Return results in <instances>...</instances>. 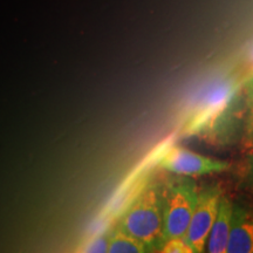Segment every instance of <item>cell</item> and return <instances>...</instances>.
Here are the masks:
<instances>
[{
  "label": "cell",
  "instance_id": "cell-1",
  "mask_svg": "<svg viewBox=\"0 0 253 253\" xmlns=\"http://www.w3.org/2000/svg\"><path fill=\"white\" fill-rule=\"evenodd\" d=\"M244 84L245 81L232 77L216 84L190 114L184 134L223 138L239 118V110L245 107L242 101Z\"/></svg>",
  "mask_w": 253,
  "mask_h": 253
},
{
  "label": "cell",
  "instance_id": "cell-2",
  "mask_svg": "<svg viewBox=\"0 0 253 253\" xmlns=\"http://www.w3.org/2000/svg\"><path fill=\"white\" fill-rule=\"evenodd\" d=\"M164 183H144L120 214L118 227L147 246L149 252L163 246Z\"/></svg>",
  "mask_w": 253,
  "mask_h": 253
},
{
  "label": "cell",
  "instance_id": "cell-3",
  "mask_svg": "<svg viewBox=\"0 0 253 253\" xmlns=\"http://www.w3.org/2000/svg\"><path fill=\"white\" fill-rule=\"evenodd\" d=\"M198 186L191 177L168 179L163 188V240L184 238L198 199ZM163 243V244H164Z\"/></svg>",
  "mask_w": 253,
  "mask_h": 253
},
{
  "label": "cell",
  "instance_id": "cell-4",
  "mask_svg": "<svg viewBox=\"0 0 253 253\" xmlns=\"http://www.w3.org/2000/svg\"><path fill=\"white\" fill-rule=\"evenodd\" d=\"M221 196L223 192L219 185H208L199 189L197 204L184 237L194 253L205 251L209 235L217 217Z\"/></svg>",
  "mask_w": 253,
  "mask_h": 253
},
{
  "label": "cell",
  "instance_id": "cell-5",
  "mask_svg": "<svg viewBox=\"0 0 253 253\" xmlns=\"http://www.w3.org/2000/svg\"><path fill=\"white\" fill-rule=\"evenodd\" d=\"M158 166L175 175L197 177L226 171L231 164L175 145L161 156Z\"/></svg>",
  "mask_w": 253,
  "mask_h": 253
},
{
  "label": "cell",
  "instance_id": "cell-6",
  "mask_svg": "<svg viewBox=\"0 0 253 253\" xmlns=\"http://www.w3.org/2000/svg\"><path fill=\"white\" fill-rule=\"evenodd\" d=\"M226 253H253V212L237 202H233Z\"/></svg>",
  "mask_w": 253,
  "mask_h": 253
},
{
  "label": "cell",
  "instance_id": "cell-7",
  "mask_svg": "<svg viewBox=\"0 0 253 253\" xmlns=\"http://www.w3.org/2000/svg\"><path fill=\"white\" fill-rule=\"evenodd\" d=\"M233 202L227 196H221L217 217L214 219L212 229L209 235L205 252L226 253L229 243L231 221H232Z\"/></svg>",
  "mask_w": 253,
  "mask_h": 253
},
{
  "label": "cell",
  "instance_id": "cell-8",
  "mask_svg": "<svg viewBox=\"0 0 253 253\" xmlns=\"http://www.w3.org/2000/svg\"><path fill=\"white\" fill-rule=\"evenodd\" d=\"M110 253H143L149 252L143 243L134 237L126 235L121 229H115L109 235V248Z\"/></svg>",
  "mask_w": 253,
  "mask_h": 253
},
{
  "label": "cell",
  "instance_id": "cell-9",
  "mask_svg": "<svg viewBox=\"0 0 253 253\" xmlns=\"http://www.w3.org/2000/svg\"><path fill=\"white\" fill-rule=\"evenodd\" d=\"M245 113H246V134L253 143V74L244 84Z\"/></svg>",
  "mask_w": 253,
  "mask_h": 253
},
{
  "label": "cell",
  "instance_id": "cell-10",
  "mask_svg": "<svg viewBox=\"0 0 253 253\" xmlns=\"http://www.w3.org/2000/svg\"><path fill=\"white\" fill-rule=\"evenodd\" d=\"M158 252L163 253H194L191 246L188 244L185 238L168 239Z\"/></svg>",
  "mask_w": 253,
  "mask_h": 253
},
{
  "label": "cell",
  "instance_id": "cell-11",
  "mask_svg": "<svg viewBox=\"0 0 253 253\" xmlns=\"http://www.w3.org/2000/svg\"><path fill=\"white\" fill-rule=\"evenodd\" d=\"M109 233H102L96 238L90 239L88 244L82 250L84 252H108L109 248Z\"/></svg>",
  "mask_w": 253,
  "mask_h": 253
},
{
  "label": "cell",
  "instance_id": "cell-12",
  "mask_svg": "<svg viewBox=\"0 0 253 253\" xmlns=\"http://www.w3.org/2000/svg\"><path fill=\"white\" fill-rule=\"evenodd\" d=\"M248 177L249 181L251 183V185L253 186V154L250 156L249 158V163H248Z\"/></svg>",
  "mask_w": 253,
  "mask_h": 253
}]
</instances>
